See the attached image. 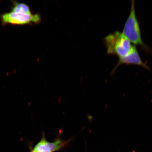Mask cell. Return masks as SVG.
Returning a JSON list of instances; mask_svg holds the SVG:
<instances>
[{
  "label": "cell",
  "instance_id": "obj_5",
  "mask_svg": "<svg viewBox=\"0 0 152 152\" xmlns=\"http://www.w3.org/2000/svg\"><path fill=\"white\" fill-rule=\"evenodd\" d=\"M123 64L138 65L143 67L147 70L150 71V68L142 61L136 48L125 57L119 58L116 66L112 71L111 74L113 75L117 68Z\"/></svg>",
  "mask_w": 152,
  "mask_h": 152
},
{
  "label": "cell",
  "instance_id": "obj_2",
  "mask_svg": "<svg viewBox=\"0 0 152 152\" xmlns=\"http://www.w3.org/2000/svg\"><path fill=\"white\" fill-rule=\"evenodd\" d=\"M122 33L131 43L142 47L146 50L149 49L142 41L140 29L136 16L135 1L133 0L132 1L130 15L125 24Z\"/></svg>",
  "mask_w": 152,
  "mask_h": 152
},
{
  "label": "cell",
  "instance_id": "obj_6",
  "mask_svg": "<svg viewBox=\"0 0 152 152\" xmlns=\"http://www.w3.org/2000/svg\"><path fill=\"white\" fill-rule=\"evenodd\" d=\"M11 12L14 13H22L31 14V11L28 5L23 3H19L14 1Z\"/></svg>",
  "mask_w": 152,
  "mask_h": 152
},
{
  "label": "cell",
  "instance_id": "obj_4",
  "mask_svg": "<svg viewBox=\"0 0 152 152\" xmlns=\"http://www.w3.org/2000/svg\"><path fill=\"white\" fill-rule=\"evenodd\" d=\"M69 141L57 138L53 142L47 140L44 133L40 141L32 150L35 152H55L59 151L66 146Z\"/></svg>",
  "mask_w": 152,
  "mask_h": 152
},
{
  "label": "cell",
  "instance_id": "obj_1",
  "mask_svg": "<svg viewBox=\"0 0 152 152\" xmlns=\"http://www.w3.org/2000/svg\"><path fill=\"white\" fill-rule=\"evenodd\" d=\"M104 42L107 54L116 55L119 58L125 57L136 48L122 33L118 31L105 37Z\"/></svg>",
  "mask_w": 152,
  "mask_h": 152
},
{
  "label": "cell",
  "instance_id": "obj_3",
  "mask_svg": "<svg viewBox=\"0 0 152 152\" xmlns=\"http://www.w3.org/2000/svg\"><path fill=\"white\" fill-rule=\"evenodd\" d=\"M0 18L3 25L11 24L22 25L32 23L37 24L39 23L41 21V17L39 14H28L11 11L1 15Z\"/></svg>",
  "mask_w": 152,
  "mask_h": 152
},
{
  "label": "cell",
  "instance_id": "obj_7",
  "mask_svg": "<svg viewBox=\"0 0 152 152\" xmlns=\"http://www.w3.org/2000/svg\"><path fill=\"white\" fill-rule=\"evenodd\" d=\"M30 152H35V151H33V150H32L31 151H30Z\"/></svg>",
  "mask_w": 152,
  "mask_h": 152
}]
</instances>
